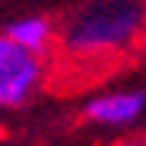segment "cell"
<instances>
[{
	"mask_svg": "<svg viewBox=\"0 0 146 146\" xmlns=\"http://www.w3.org/2000/svg\"><path fill=\"white\" fill-rule=\"evenodd\" d=\"M143 29V0H88L58 26V46L72 58H107L130 49Z\"/></svg>",
	"mask_w": 146,
	"mask_h": 146,
	"instance_id": "6da1fadb",
	"label": "cell"
},
{
	"mask_svg": "<svg viewBox=\"0 0 146 146\" xmlns=\"http://www.w3.org/2000/svg\"><path fill=\"white\" fill-rule=\"evenodd\" d=\"M46 75V55L29 52L7 33H0V110H16L29 104L42 91Z\"/></svg>",
	"mask_w": 146,
	"mask_h": 146,
	"instance_id": "7a4b0ae2",
	"label": "cell"
},
{
	"mask_svg": "<svg viewBox=\"0 0 146 146\" xmlns=\"http://www.w3.org/2000/svg\"><path fill=\"white\" fill-rule=\"evenodd\" d=\"M143 114H146L143 88H117V91L94 94L81 107V117L91 127H101V130H130V127L140 123Z\"/></svg>",
	"mask_w": 146,
	"mask_h": 146,
	"instance_id": "3957f363",
	"label": "cell"
},
{
	"mask_svg": "<svg viewBox=\"0 0 146 146\" xmlns=\"http://www.w3.org/2000/svg\"><path fill=\"white\" fill-rule=\"evenodd\" d=\"M7 36L16 39L23 49L36 55H49V49L58 42V26L49 16H39V13H29V16H16L13 23H7Z\"/></svg>",
	"mask_w": 146,
	"mask_h": 146,
	"instance_id": "277c9868",
	"label": "cell"
},
{
	"mask_svg": "<svg viewBox=\"0 0 146 146\" xmlns=\"http://www.w3.org/2000/svg\"><path fill=\"white\" fill-rule=\"evenodd\" d=\"M120 146H146V133L143 136H133V140H123Z\"/></svg>",
	"mask_w": 146,
	"mask_h": 146,
	"instance_id": "5b68a950",
	"label": "cell"
}]
</instances>
